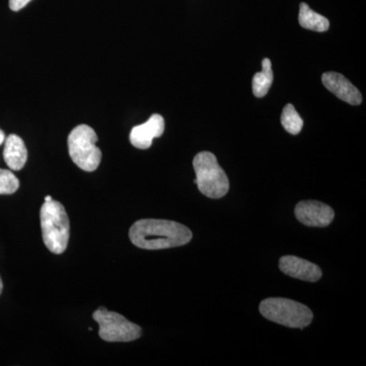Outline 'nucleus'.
Wrapping results in <instances>:
<instances>
[{"label":"nucleus","mask_w":366,"mask_h":366,"mask_svg":"<svg viewBox=\"0 0 366 366\" xmlns=\"http://www.w3.org/2000/svg\"><path fill=\"white\" fill-rule=\"evenodd\" d=\"M187 226L169 220L143 219L132 224L129 239L139 249L158 250L182 247L192 240Z\"/></svg>","instance_id":"f257e3e1"},{"label":"nucleus","mask_w":366,"mask_h":366,"mask_svg":"<svg viewBox=\"0 0 366 366\" xmlns=\"http://www.w3.org/2000/svg\"><path fill=\"white\" fill-rule=\"evenodd\" d=\"M41 229L46 247L54 254L66 252L69 240V219L64 204L45 202L40 209Z\"/></svg>","instance_id":"f03ea898"},{"label":"nucleus","mask_w":366,"mask_h":366,"mask_svg":"<svg viewBox=\"0 0 366 366\" xmlns=\"http://www.w3.org/2000/svg\"><path fill=\"white\" fill-rule=\"evenodd\" d=\"M194 168L199 192L209 199H221L227 194L229 179L216 156L209 152H201L194 159Z\"/></svg>","instance_id":"7ed1b4c3"},{"label":"nucleus","mask_w":366,"mask_h":366,"mask_svg":"<svg viewBox=\"0 0 366 366\" xmlns=\"http://www.w3.org/2000/svg\"><path fill=\"white\" fill-rule=\"evenodd\" d=\"M97 141L95 131L86 124L78 125L69 134L67 139L69 156L81 170L93 172L100 165L102 153L96 146Z\"/></svg>","instance_id":"20e7f679"},{"label":"nucleus","mask_w":366,"mask_h":366,"mask_svg":"<svg viewBox=\"0 0 366 366\" xmlns=\"http://www.w3.org/2000/svg\"><path fill=\"white\" fill-rule=\"evenodd\" d=\"M259 312L276 324L296 329H303L312 322V310L305 305L286 298H268L259 305Z\"/></svg>","instance_id":"39448f33"},{"label":"nucleus","mask_w":366,"mask_h":366,"mask_svg":"<svg viewBox=\"0 0 366 366\" xmlns=\"http://www.w3.org/2000/svg\"><path fill=\"white\" fill-rule=\"evenodd\" d=\"M93 319L99 325V336L106 342H132L141 337V327L104 307L93 312Z\"/></svg>","instance_id":"423d86ee"},{"label":"nucleus","mask_w":366,"mask_h":366,"mask_svg":"<svg viewBox=\"0 0 366 366\" xmlns=\"http://www.w3.org/2000/svg\"><path fill=\"white\" fill-rule=\"evenodd\" d=\"M295 216L300 222L310 227H327L333 222L335 213L333 209L326 204L303 201L296 206Z\"/></svg>","instance_id":"0eeeda50"},{"label":"nucleus","mask_w":366,"mask_h":366,"mask_svg":"<svg viewBox=\"0 0 366 366\" xmlns=\"http://www.w3.org/2000/svg\"><path fill=\"white\" fill-rule=\"evenodd\" d=\"M322 84L336 97L350 105H360L362 96L355 86L338 72H325L322 76Z\"/></svg>","instance_id":"6e6552de"},{"label":"nucleus","mask_w":366,"mask_h":366,"mask_svg":"<svg viewBox=\"0 0 366 366\" xmlns=\"http://www.w3.org/2000/svg\"><path fill=\"white\" fill-rule=\"evenodd\" d=\"M165 131V122L160 114H153L148 122L137 125L132 129L129 139L132 146L147 150L153 144V139L162 136Z\"/></svg>","instance_id":"1a4fd4ad"},{"label":"nucleus","mask_w":366,"mask_h":366,"mask_svg":"<svg viewBox=\"0 0 366 366\" xmlns=\"http://www.w3.org/2000/svg\"><path fill=\"white\" fill-rule=\"evenodd\" d=\"M279 268L287 276L302 281L317 282L322 276V269L317 264L295 255H285L281 257Z\"/></svg>","instance_id":"9d476101"},{"label":"nucleus","mask_w":366,"mask_h":366,"mask_svg":"<svg viewBox=\"0 0 366 366\" xmlns=\"http://www.w3.org/2000/svg\"><path fill=\"white\" fill-rule=\"evenodd\" d=\"M4 158L11 170L19 171L25 166L28 160V151L21 137L9 134L4 141Z\"/></svg>","instance_id":"9b49d317"},{"label":"nucleus","mask_w":366,"mask_h":366,"mask_svg":"<svg viewBox=\"0 0 366 366\" xmlns=\"http://www.w3.org/2000/svg\"><path fill=\"white\" fill-rule=\"evenodd\" d=\"M298 21L302 28L315 32H326L330 28L329 20L322 14L312 11L305 2L300 4Z\"/></svg>","instance_id":"f8f14e48"},{"label":"nucleus","mask_w":366,"mask_h":366,"mask_svg":"<svg viewBox=\"0 0 366 366\" xmlns=\"http://www.w3.org/2000/svg\"><path fill=\"white\" fill-rule=\"evenodd\" d=\"M262 71L255 74L252 79V92L257 98L264 97L273 85L274 81L271 60L264 59L262 60Z\"/></svg>","instance_id":"ddd939ff"},{"label":"nucleus","mask_w":366,"mask_h":366,"mask_svg":"<svg viewBox=\"0 0 366 366\" xmlns=\"http://www.w3.org/2000/svg\"><path fill=\"white\" fill-rule=\"evenodd\" d=\"M281 124L286 132L291 134H298L303 127V120L296 112L295 106L287 104L281 114Z\"/></svg>","instance_id":"4468645a"},{"label":"nucleus","mask_w":366,"mask_h":366,"mask_svg":"<svg viewBox=\"0 0 366 366\" xmlns=\"http://www.w3.org/2000/svg\"><path fill=\"white\" fill-rule=\"evenodd\" d=\"M20 187V180L11 170L0 169V194H13Z\"/></svg>","instance_id":"2eb2a0df"},{"label":"nucleus","mask_w":366,"mask_h":366,"mask_svg":"<svg viewBox=\"0 0 366 366\" xmlns=\"http://www.w3.org/2000/svg\"><path fill=\"white\" fill-rule=\"evenodd\" d=\"M31 0H9V7L11 11H19L24 9Z\"/></svg>","instance_id":"dca6fc26"},{"label":"nucleus","mask_w":366,"mask_h":366,"mask_svg":"<svg viewBox=\"0 0 366 366\" xmlns=\"http://www.w3.org/2000/svg\"><path fill=\"white\" fill-rule=\"evenodd\" d=\"M4 141H6V134H4V131L0 129V144H4Z\"/></svg>","instance_id":"f3484780"},{"label":"nucleus","mask_w":366,"mask_h":366,"mask_svg":"<svg viewBox=\"0 0 366 366\" xmlns=\"http://www.w3.org/2000/svg\"><path fill=\"white\" fill-rule=\"evenodd\" d=\"M2 290H4V283H2L1 277H0V295H1Z\"/></svg>","instance_id":"a211bd4d"},{"label":"nucleus","mask_w":366,"mask_h":366,"mask_svg":"<svg viewBox=\"0 0 366 366\" xmlns=\"http://www.w3.org/2000/svg\"><path fill=\"white\" fill-rule=\"evenodd\" d=\"M52 199H53L52 197H50V196L45 197V202H51Z\"/></svg>","instance_id":"6ab92c4d"}]
</instances>
